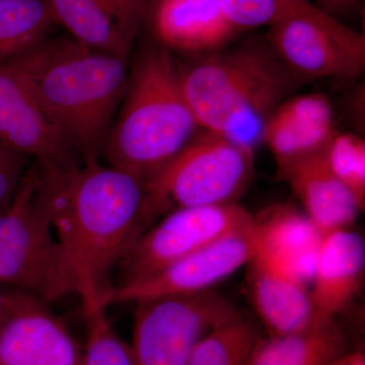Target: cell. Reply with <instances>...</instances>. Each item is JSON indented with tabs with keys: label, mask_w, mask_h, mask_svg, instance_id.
<instances>
[{
	"label": "cell",
	"mask_w": 365,
	"mask_h": 365,
	"mask_svg": "<svg viewBox=\"0 0 365 365\" xmlns=\"http://www.w3.org/2000/svg\"><path fill=\"white\" fill-rule=\"evenodd\" d=\"M88 338L81 365H135L130 345L115 332L106 309L86 314Z\"/></svg>",
	"instance_id": "obj_25"
},
{
	"label": "cell",
	"mask_w": 365,
	"mask_h": 365,
	"mask_svg": "<svg viewBox=\"0 0 365 365\" xmlns=\"http://www.w3.org/2000/svg\"><path fill=\"white\" fill-rule=\"evenodd\" d=\"M329 170L362 210L365 205V143L361 137L338 131L323 153Z\"/></svg>",
	"instance_id": "obj_24"
},
{
	"label": "cell",
	"mask_w": 365,
	"mask_h": 365,
	"mask_svg": "<svg viewBox=\"0 0 365 365\" xmlns=\"http://www.w3.org/2000/svg\"><path fill=\"white\" fill-rule=\"evenodd\" d=\"M182 90L202 130L256 150L276 108L306 85L265 37L197 55L180 64Z\"/></svg>",
	"instance_id": "obj_3"
},
{
	"label": "cell",
	"mask_w": 365,
	"mask_h": 365,
	"mask_svg": "<svg viewBox=\"0 0 365 365\" xmlns=\"http://www.w3.org/2000/svg\"><path fill=\"white\" fill-rule=\"evenodd\" d=\"M7 63L23 76L83 165L101 162L128 85L129 59L68 37L41 41Z\"/></svg>",
	"instance_id": "obj_2"
},
{
	"label": "cell",
	"mask_w": 365,
	"mask_h": 365,
	"mask_svg": "<svg viewBox=\"0 0 365 365\" xmlns=\"http://www.w3.org/2000/svg\"><path fill=\"white\" fill-rule=\"evenodd\" d=\"M337 132L332 105L326 96H292L269 118L263 144L272 153L280 179L294 165L323 155Z\"/></svg>",
	"instance_id": "obj_13"
},
{
	"label": "cell",
	"mask_w": 365,
	"mask_h": 365,
	"mask_svg": "<svg viewBox=\"0 0 365 365\" xmlns=\"http://www.w3.org/2000/svg\"><path fill=\"white\" fill-rule=\"evenodd\" d=\"M225 16L237 32L271 28L295 18L326 16L311 0H218Z\"/></svg>",
	"instance_id": "obj_23"
},
{
	"label": "cell",
	"mask_w": 365,
	"mask_h": 365,
	"mask_svg": "<svg viewBox=\"0 0 365 365\" xmlns=\"http://www.w3.org/2000/svg\"><path fill=\"white\" fill-rule=\"evenodd\" d=\"M365 269L364 237L348 230L324 235L314 262L311 292L314 322L336 319L359 294Z\"/></svg>",
	"instance_id": "obj_15"
},
{
	"label": "cell",
	"mask_w": 365,
	"mask_h": 365,
	"mask_svg": "<svg viewBox=\"0 0 365 365\" xmlns=\"http://www.w3.org/2000/svg\"><path fill=\"white\" fill-rule=\"evenodd\" d=\"M9 294H4L0 290V312H4L7 304V300H9Z\"/></svg>",
	"instance_id": "obj_30"
},
{
	"label": "cell",
	"mask_w": 365,
	"mask_h": 365,
	"mask_svg": "<svg viewBox=\"0 0 365 365\" xmlns=\"http://www.w3.org/2000/svg\"><path fill=\"white\" fill-rule=\"evenodd\" d=\"M0 145L42 165H83L11 64L0 63Z\"/></svg>",
	"instance_id": "obj_11"
},
{
	"label": "cell",
	"mask_w": 365,
	"mask_h": 365,
	"mask_svg": "<svg viewBox=\"0 0 365 365\" xmlns=\"http://www.w3.org/2000/svg\"><path fill=\"white\" fill-rule=\"evenodd\" d=\"M32 160L0 145V213L9 207Z\"/></svg>",
	"instance_id": "obj_26"
},
{
	"label": "cell",
	"mask_w": 365,
	"mask_h": 365,
	"mask_svg": "<svg viewBox=\"0 0 365 365\" xmlns=\"http://www.w3.org/2000/svg\"><path fill=\"white\" fill-rule=\"evenodd\" d=\"M247 266L250 299L269 335L297 332L314 323L313 300L306 283L259 249Z\"/></svg>",
	"instance_id": "obj_14"
},
{
	"label": "cell",
	"mask_w": 365,
	"mask_h": 365,
	"mask_svg": "<svg viewBox=\"0 0 365 365\" xmlns=\"http://www.w3.org/2000/svg\"><path fill=\"white\" fill-rule=\"evenodd\" d=\"M57 26L96 51L130 58L143 30L114 0H47Z\"/></svg>",
	"instance_id": "obj_17"
},
{
	"label": "cell",
	"mask_w": 365,
	"mask_h": 365,
	"mask_svg": "<svg viewBox=\"0 0 365 365\" xmlns=\"http://www.w3.org/2000/svg\"><path fill=\"white\" fill-rule=\"evenodd\" d=\"M252 223L253 215L237 203L174 209L137 240L118 266L117 285L148 277L225 235L248 230Z\"/></svg>",
	"instance_id": "obj_8"
},
{
	"label": "cell",
	"mask_w": 365,
	"mask_h": 365,
	"mask_svg": "<svg viewBox=\"0 0 365 365\" xmlns=\"http://www.w3.org/2000/svg\"><path fill=\"white\" fill-rule=\"evenodd\" d=\"M53 230L85 314L106 309L111 274L158 215L143 178L101 162L42 165Z\"/></svg>",
	"instance_id": "obj_1"
},
{
	"label": "cell",
	"mask_w": 365,
	"mask_h": 365,
	"mask_svg": "<svg viewBox=\"0 0 365 365\" xmlns=\"http://www.w3.org/2000/svg\"><path fill=\"white\" fill-rule=\"evenodd\" d=\"M150 23L163 47L195 56L227 47L239 34L218 0H158Z\"/></svg>",
	"instance_id": "obj_16"
},
{
	"label": "cell",
	"mask_w": 365,
	"mask_h": 365,
	"mask_svg": "<svg viewBox=\"0 0 365 365\" xmlns=\"http://www.w3.org/2000/svg\"><path fill=\"white\" fill-rule=\"evenodd\" d=\"M347 351V337L336 319L316 321L297 332L262 336L247 365H330Z\"/></svg>",
	"instance_id": "obj_20"
},
{
	"label": "cell",
	"mask_w": 365,
	"mask_h": 365,
	"mask_svg": "<svg viewBox=\"0 0 365 365\" xmlns=\"http://www.w3.org/2000/svg\"><path fill=\"white\" fill-rule=\"evenodd\" d=\"M256 250L252 227L225 235L148 277L116 285L109 306L210 292L220 281L248 265Z\"/></svg>",
	"instance_id": "obj_10"
},
{
	"label": "cell",
	"mask_w": 365,
	"mask_h": 365,
	"mask_svg": "<svg viewBox=\"0 0 365 365\" xmlns=\"http://www.w3.org/2000/svg\"><path fill=\"white\" fill-rule=\"evenodd\" d=\"M276 56L302 81L355 78L365 68V38L335 16L295 18L268 29Z\"/></svg>",
	"instance_id": "obj_9"
},
{
	"label": "cell",
	"mask_w": 365,
	"mask_h": 365,
	"mask_svg": "<svg viewBox=\"0 0 365 365\" xmlns=\"http://www.w3.org/2000/svg\"><path fill=\"white\" fill-rule=\"evenodd\" d=\"M201 130L182 90L180 63L158 41H148L129 68L102 158L148 181Z\"/></svg>",
	"instance_id": "obj_4"
},
{
	"label": "cell",
	"mask_w": 365,
	"mask_h": 365,
	"mask_svg": "<svg viewBox=\"0 0 365 365\" xmlns=\"http://www.w3.org/2000/svg\"><path fill=\"white\" fill-rule=\"evenodd\" d=\"M0 284L43 302L73 292L36 160L29 165L9 207L0 213Z\"/></svg>",
	"instance_id": "obj_5"
},
{
	"label": "cell",
	"mask_w": 365,
	"mask_h": 365,
	"mask_svg": "<svg viewBox=\"0 0 365 365\" xmlns=\"http://www.w3.org/2000/svg\"><path fill=\"white\" fill-rule=\"evenodd\" d=\"M289 184L304 213L325 235L350 228L362 209L326 165L323 155L294 165L280 178Z\"/></svg>",
	"instance_id": "obj_19"
},
{
	"label": "cell",
	"mask_w": 365,
	"mask_h": 365,
	"mask_svg": "<svg viewBox=\"0 0 365 365\" xmlns=\"http://www.w3.org/2000/svg\"><path fill=\"white\" fill-rule=\"evenodd\" d=\"M4 312H0V322H1L2 318H4Z\"/></svg>",
	"instance_id": "obj_31"
},
{
	"label": "cell",
	"mask_w": 365,
	"mask_h": 365,
	"mask_svg": "<svg viewBox=\"0 0 365 365\" xmlns=\"http://www.w3.org/2000/svg\"><path fill=\"white\" fill-rule=\"evenodd\" d=\"M330 365H365V355L361 350L347 351Z\"/></svg>",
	"instance_id": "obj_29"
},
{
	"label": "cell",
	"mask_w": 365,
	"mask_h": 365,
	"mask_svg": "<svg viewBox=\"0 0 365 365\" xmlns=\"http://www.w3.org/2000/svg\"><path fill=\"white\" fill-rule=\"evenodd\" d=\"M261 337L255 319L237 311L199 341L189 365H247Z\"/></svg>",
	"instance_id": "obj_22"
},
{
	"label": "cell",
	"mask_w": 365,
	"mask_h": 365,
	"mask_svg": "<svg viewBox=\"0 0 365 365\" xmlns=\"http://www.w3.org/2000/svg\"><path fill=\"white\" fill-rule=\"evenodd\" d=\"M255 175V150L201 130L146 181L157 213L170 208L237 204Z\"/></svg>",
	"instance_id": "obj_6"
},
{
	"label": "cell",
	"mask_w": 365,
	"mask_h": 365,
	"mask_svg": "<svg viewBox=\"0 0 365 365\" xmlns=\"http://www.w3.org/2000/svg\"><path fill=\"white\" fill-rule=\"evenodd\" d=\"M55 26L47 0H0V63L30 50Z\"/></svg>",
	"instance_id": "obj_21"
},
{
	"label": "cell",
	"mask_w": 365,
	"mask_h": 365,
	"mask_svg": "<svg viewBox=\"0 0 365 365\" xmlns=\"http://www.w3.org/2000/svg\"><path fill=\"white\" fill-rule=\"evenodd\" d=\"M355 0H316V6L324 13L334 16V14L338 11H342L345 7L353 4Z\"/></svg>",
	"instance_id": "obj_28"
},
{
	"label": "cell",
	"mask_w": 365,
	"mask_h": 365,
	"mask_svg": "<svg viewBox=\"0 0 365 365\" xmlns=\"http://www.w3.org/2000/svg\"><path fill=\"white\" fill-rule=\"evenodd\" d=\"M26 292L9 294L0 322V365H81L63 324Z\"/></svg>",
	"instance_id": "obj_12"
},
{
	"label": "cell",
	"mask_w": 365,
	"mask_h": 365,
	"mask_svg": "<svg viewBox=\"0 0 365 365\" xmlns=\"http://www.w3.org/2000/svg\"><path fill=\"white\" fill-rule=\"evenodd\" d=\"M141 28L150 23L158 0H114Z\"/></svg>",
	"instance_id": "obj_27"
},
{
	"label": "cell",
	"mask_w": 365,
	"mask_h": 365,
	"mask_svg": "<svg viewBox=\"0 0 365 365\" xmlns=\"http://www.w3.org/2000/svg\"><path fill=\"white\" fill-rule=\"evenodd\" d=\"M237 311L215 290L137 302L130 345L135 365H189L199 341Z\"/></svg>",
	"instance_id": "obj_7"
},
{
	"label": "cell",
	"mask_w": 365,
	"mask_h": 365,
	"mask_svg": "<svg viewBox=\"0 0 365 365\" xmlns=\"http://www.w3.org/2000/svg\"><path fill=\"white\" fill-rule=\"evenodd\" d=\"M257 249L265 252L309 287L324 235L302 211L275 204L253 216Z\"/></svg>",
	"instance_id": "obj_18"
}]
</instances>
